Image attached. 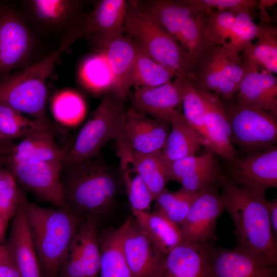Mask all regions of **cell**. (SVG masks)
Returning <instances> with one entry per match:
<instances>
[{
	"mask_svg": "<svg viewBox=\"0 0 277 277\" xmlns=\"http://www.w3.org/2000/svg\"><path fill=\"white\" fill-rule=\"evenodd\" d=\"M220 188L224 208L233 221L237 247L277 266V240L265 192L242 187L225 176Z\"/></svg>",
	"mask_w": 277,
	"mask_h": 277,
	"instance_id": "cell-1",
	"label": "cell"
},
{
	"mask_svg": "<svg viewBox=\"0 0 277 277\" xmlns=\"http://www.w3.org/2000/svg\"><path fill=\"white\" fill-rule=\"evenodd\" d=\"M62 170L61 180L68 209L96 219L110 209L122 183L120 171L97 156Z\"/></svg>",
	"mask_w": 277,
	"mask_h": 277,
	"instance_id": "cell-2",
	"label": "cell"
},
{
	"mask_svg": "<svg viewBox=\"0 0 277 277\" xmlns=\"http://www.w3.org/2000/svg\"><path fill=\"white\" fill-rule=\"evenodd\" d=\"M20 199L38 260L48 274L55 276L82 223L81 215L67 209L39 206L22 193Z\"/></svg>",
	"mask_w": 277,
	"mask_h": 277,
	"instance_id": "cell-3",
	"label": "cell"
},
{
	"mask_svg": "<svg viewBox=\"0 0 277 277\" xmlns=\"http://www.w3.org/2000/svg\"><path fill=\"white\" fill-rule=\"evenodd\" d=\"M70 45L62 42L55 51L21 71L0 81V103L32 116L55 132L59 129L46 112V80L61 55Z\"/></svg>",
	"mask_w": 277,
	"mask_h": 277,
	"instance_id": "cell-4",
	"label": "cell"
},
{
	"mask_svg": "<svg viewBox=\"0 0 277 277\" xmlns=\"http://www.w3.org/2000/svg\"><path fill=\"white\" fill-rule=\"evenodd\" d=\"M125 103L111 91H106L68 151L62 163V168L97 156L107 142L117 140L122 136L127 111Z\"/></svg>",
	"mask_w": 277,
	"mask_h": 277,
	"instance_id": "cell-5",
	"label": "cell"
},
{
	"mask_svg": "<svg viewBox=\"0 0 277 277\" xmlns=\"http://www.w3.org/2000/svg\"><path fill=\"white\" fill-rule=\"evenodd\" d=\"M244 74L241 55L217 44L208 45L186 73L197 90L216 93L224 102L233 99Z\"/></svg>",
	"mask_w": 277,
	"mask_h": 277,
	"instance_id": "cell-6",
	"label": "cell"
},
{
	"mask_svg": "<svg viewBox=\"0 0 277 277\" xmlns=\"http://www.w3.org/2000/svg\"><path fill=\"white\" fill-rule=\"evenodd\" d=\"M125 32L139 49L160 65L174 71L176 76L186 73L188 60L180 44L134 1L128 3Z\"/></svg>",
	"mask_w": 277,
	"mask_h": 277,
	"instance_id": "cell-7",
	"label": "cell"
},
{
	"mask_svg": "<svg viewBox=\"0 0 277 277\" xmlns=\"http://www.w3.org/2000/svg\"><path fill=\"white\" fill-rule=\"evenodd\" d=\"M134 1L180 44L187 58L188 69L210 45L205 33L204 13H192L176 0Z\"/></svg>",
	"mask_w": 277,
	"mask_h": 277,
	"instance_id": "cell-8",
	"label": "cell"
},
{
	"mask_svg": "<svg viewBox=\"0 0 277 277\" xmlns=\"http://www.w3.org/2000/svg\"><path fill=\"white\" fill-rule=\"evenodd\" d=\"M224 103L233 145L247 154L274 146L277 140L276 117L265 111L240 105L233 99Z\"/></svg>",
	"mask_w": 277,
	"mask_h": 277,
	"instance_id": "cell-9",
	"label": "cell"
},
{
	"mask_svg": "<svg viewBox=\"0 0 277 277\" xmlns=\"http://www.w3.org/2000/svg\"><path fill=\"white\" fill-rule=\"evenodd\" d=\"M128 6L124 0L99 1L92 11L80 16L62 41L71 45L86 37L93 44L124 34Z\"/></svg>",
	"mask_w": 277,
	"mask_h": 277,
	"instance_id": "cell-10",
	"label": "cell"
},
{
	"mask_svg": "<svg viewBox=\"0 0 277 277\" xmlns=\"http://www.w3.org/2000/svg\"><path fill=\"white\" fill-rule=\"evenodd\" d=\"M35 45L33 32L13 7L0 6V77L24 66Z\"/></svg>",
	"mask_w": 277,
	"mask_h": 277,
	"instance_id": "cell-11",
	"label": "cell"
},
{
	"mask_svg": "<svg viewBox=\"0 0 277 277\" xmlns=\"http://www.w3.org/2000/svg\"><path fill=\"white\" fill-rule=\"evenodd\" d=\"M8 166L16 181L39 199L57 208L67 209L61 180L62 163L28 160L9 163Z\"/></svg>",
	"mask_w": 277,
	"mask_h": 277,
	"instance_id": "cell-12",
	"label": "cell"
},
{
	"mask_svg": "<svg viewBox=\"0 0 277 277\" xmlns=\"http://www.w3.org/2000/svg\"><path fill=\"white\" fill-rule=\"evenodd\" d=\"M220 185L211 184L197 192L180 226L183 241L205 244L215 239L216 221L224 209L219 192Z\"/></svg>",
	"mask_w": 277,
	"mask_h": 277,
	"instance_id": "cell-13",
	"label": "cell"
},
{
	"mask_svg": "<svg viewBox=\"0 0 277 277\" xmlns=\"http://www.w3.org/2000/svg\"><path fill=\"white\" fill-rule=\"evenodd\" d=\"M100 258L97 220L88 215L70 245L61 276L98 277Z\"/></svg>",
	"mask_w": 277,
	"mask_h": 277,
	"instance_id": "cell-14",
	"label": "cell"
},
{
	"mask_svg": "<svg viewBox=\"0 0 277 277\" xmlns=\"http://www.w3.org/2000/svg\"><path fill=\"white\" fill-rule=\"evenodd\" d=\"M206 277H277V266L236 247L208 245Z\"/></svg>",
	"mask_w": 277,
	"mask_h": 277,
	"instance_id": "cell-15",
	"label": "cell"
},
{
	"mask_svg": "<svg viewBox=\"0 0 277 277\" xmlns=\"http://www.w3.org/2000/svg\"><path fill=\"white\" fill-rule=\"evenodd\" d=\"M23 18L39 32L65 35L82 14L83 2L76 0H27L22 2Z\"/></svg>",
	"mask_w": 277,
	"mask_h": 277,
	"instance_id": "cell-16",
	"label": "cell"
},
{
	"mask_svg": "<svg viewBox=\"0 0 277 277\" xmlns=\"http://www.w3.org/2000/svg\"><path fill=\"white\" fill-rule=\"evenodd\" d=\"M227 162V176L239 186L262 192L276 188V146Z\"/></svg>",
	"mask_w": 277,
	"mask_h": 277,
	"instance_id": "cell-17",
	"label": "cell"
},
{
	"mask_svg": "<svg viewBox=\"0 0 277 277\" xmlns=\"http://www.w3.org/2000/svg\"><path fill=\"white\" fill-rule=\"evenodd\" d=\"M100 55L107 61L113 76L110 90L126 102L130 88L134 84L137 47L127 34L93 44Z\"/></svg>",
	"mask_w": 277,
	"mask_h": 277,
	"instance_id": "cell-18",
	"label": "cell"
},
{
	"mask_svg": "<svg viewBox=\"0 0 277 277\" xmlns=\"http://www.w3.org/2000/svg\"><path fill=\"white\" fill-rule=\"evenodd\" d=\"M170 126L168 121L149 118L129 109L125 115L123 136L134 152H157L165 146Z\"/></svg>",
	"mask_w": 277,
	"mask_h": 277,
	"instance_id": "cell-19",
	"label": "cell"
},
{
	"mask_svg": "<svg viewBox=\"0 0 277 277\" xmlns=\"http://www.w3.org/2000/svg\"><path fill=\"white\" fill-rule=\"evenodd\" d=\"M243 67L244 74L233 100L240 105L265 111L276 118V77L254 67Z\"/></svg>",
	"mask_w": 277,
	"mask_h": 277,
	"instance_id": "cell-20",
	"label": "cell"
},
{
	"mask_svg": "<svg viewBox=\"0 0 277 277\" xmlns=\"http://www.w3.org/2000/svg\"><path fill=\"white\" fill-rule=\"evenodd\" d=\"M123 248L131 277H153L165 255L132 218L124 234Z\"/></svg>",
	"mask_w": 277,
	"mask_h": 277,
	"instance_id": "cell-21",
	"label": "cell"
},
{
	"mask_svg": "<svg viewBox=\"0 0 277 277\" xmlns=\"http://www.w3.org/2000/svg\"><path fill=\"white\" fill-rule=\"evenodd\" d=\"M209 244L183 241L164 256L153 277H206Z\"/></svg>",
	"mask_w": 277,
	"mask_h": 277,
	"instance_id": "cell-22",
	"label": "cell"
},
{
	"mask_svg": "<svg viewBox=\"0 0 277 277\" xmlns=\"http://www.w3.org/2000/svg\"><path fill=\"white\" fill-rule=\"evenodd\" d=\"M198 91L205 105V124L212 153L227 161L235 160L238 152L232 143L230 122L223 101L216 93Z\"/></svg>",
	"mask_w": 277,
	"mask_h": 277,
	"instance_id": "cell-23",
	"label": "cell"
},
{
	"mask_svg": "<svg viewBox=\"0 0 277 277\" xmlns=\"http://www.w3.org/2000/svg\"><path fill=\"white\" fill-rule=\"evenodd\" d=\"M182 92L178 77L163 85L135 87L133 105L136 112L154 118L168 121L182 104Z\"/></svg>",
	"mask_w": 277,
	"mask_h": 277,
	"instance_id": "cell-24",
	"label": "cell"
},
{
	"mask_svg": "<svg viewBox=\"0 0 277 277\" xmlns=\"http://www.w3.org/2000/svg\"><path fill=\"white\" fill-rule=\"evenodd\" d=\"M6 245L21 277H41L38 259L21 199Z\"/></svg>",
	"mask_w": 277,
	"mask_h": 277,
	"instance_id": "cell-25",
	"label": "cell"
},
{
	"mask_svg": "<svg viewBox=\"0 0 277 277\" xmlns=\"http://www.w3.org/2000/svg\"><path fill=\"white\" fill-rule=\"evenodd\" d=\"M55 133L45 125L35 130L9 150L8 163L35 160L62 164L68 150L57 144Z\"/></svg>",
	"mask_w": 277,
	"mask_h": 277,
	"instance_id": "cell-26",
	"label": "cell"
},
{
	"mask_svg": "<svg viewBox=\"0 0 277 277\" xmlns=\"http://www.w3.org/2000/svg\"><path fill=\"white\" fill-rule=\"evenodd\" d=\"M117 141L120 160L119 171L131 211H149L154 199L139 174L133 151L123 136Z\"/></svg>",
	"mask_w": 277,
	"mask_h": 277,
	"instance_id": "cell-27",
	"label": "cell"
},
{
	"mask_svg": "<svg viewBox=\"0 0 277 277\" xmlns=\"http://www.w3.org/2000/svg\"><path fill=\"white\" fill-rule=\"evenodd\" d=\"M171 126L165 146L162 151L165 160L171 162L194 155L205 143L196 131L178 109L169 117Z\"/></svg>",
	"mask_w": 277,
	"mask_h": 277,
	"instance_id": "cell-28",
	"label": "cell"
},
{
	"mask_svg": "<svg viewBox=\"0 0 277 277\" xmlns=\"http://www.w3.org/2000/svg\"><path fill=\"white\" fill-rule=\"evenodd\" d=\"M131 217L117 228L99 236L100 277H131L123 248V241Z\"/></svg>",
	"mask_w": 277,
	"mask_h": 277,
	"instance_id": "cell-29",
	"label": "cell"
},
{
	"mask_svg": "<svg viewBox=\"0 0 277 277\" xmlns=\"http://www.w3.org/2000/svg\"><path fill=\"white\" fill-rule=\"evenodd\" d=\"M135 220L163 254L166 255L183 241L180 226L154 211H132Z\"/></svg>",
	"mask_w": 277,
	"mask_h": 277,
	"instance_id": "cell-30",
	"label": "cell"
},
{
	"mask_svg": "<svg viewBox=\"0 0 277 277\" xmlns=\"http://www.w3.org/2000/svg\"><path fill=\"white\" fill-rule=\"evenodd\" d=\"M267 26L264 32L241 54L244 66L254 67L272 74L277 73V31Z\"/></svg>",
	"mask_w": 277,
	"mask_h": 277,
	"instance_id": "cell-31",
	"label": "cell"
},
{
	"mask_svg": "<svg viewBox=\"0 0 277 277\" xmlns=\"http://www.w3.org/2000/svg\"><path fill=\"white\" fill-rule=\"evenodd\" d=\"M178 77L182 92L183 115L199 134L205 143V148L212 153V148L205 124V107L199 92L192 85L186 74Z\"/></svg>",
	"mask_w": 277,
	"mask_h": 277,
	"instance_id": "cell-32",
	"label": "cell"
},
{
	"mask_svg": "<svg viewBox=\"0 0 277 277\" xmlns=\"http://www.w3.org/2000/svg\"><path fill=\"white\" fill-rule=\"evenodd\" d=\"M133 153L139 174L154 201L167 189L169 182L166 162L162 151L148 154L133 151Z\"/></svg>",
	"mask_w": 277,
	"mask_h": 277,
	"instance_id": "cell-33",
	"label": "cell"
},
{
	"mask_svg": "<svg viewBox=\"0 0 277 277\" xmlns=\"http://www.w3.org/2000/svg\"><path fill=\"white\" fill-rule=\"evenodd\" d=\"M197 193V192H190L182 188L175 191L166 189L154 200L155 211L180 226Z\"/></svg>",
	"mask_w": 277,
	"mask_h": 277,
	"instance_id": "cell-34",
	"label": "cell"
},
{
	"mask_svg": "<svg viewBox=\"0 0 277 277\" xmlns=\"http://www.w3.org/2000/svg\"><path fill=\"white\" fill-rule=\"evenodd\" d=\"M44 125L48 126L39 121L27 118L21 112L7 105L0 103L1 142L21 137L24 138Z\"/></svg>",
	"mask_w": 277,
	"mask_h": 277,
	"instance_id": "cell-35",
	"label": "cell"
},
{
	"mask_svg": "<svg viewBox=\"0 0 277 277\" xmlns=\"http://www.w3.org/2000/svg\"><path fill=\"white\" fill-rule=\"evenodd\" d=\"M136 47L133 84L135 87L160 86L176 76L174 71L160 65Z\"/></svg>",
	"mask_w": 277,
	"mask_h": 277,
	"instance_id": "cell-36",
	"label": "cell"
},
{
	"mask_svg": "<svg viewBox=\"0 0 277 277\" xmlns=\"http://www.w3.org/2000/svg\"><path fill=\"white\" fill-rule=\"evenodd\" d=\"M267 26L255 24L249 12L239 13L235 16L228 41L224 46L231 54L240 55L261 35Z\"/></svg>",
	"mask_w": 277,
	"mask_h": 277,
	"instance_id": "cell-37",
	"label": "cell"
},
{
	"mask_svg": "<svg viewBox=\"0 0 277 277\" xmlns=\"http://www.w3.org/2000/svg\"><path fill=\"white\" fill-rule=\"evenodd\" d=\"M205 15V33L208 43L224 46L227 44L237 14L228 10H210Z\"/></svg>",
	"mask_w": 277,
	"mask_h": 277,
	"instance_id": "cell-38",
	"label": "cell"
},
{
	"mask_svg": "<svg viewBox=\"0 0 277 277\" xmlns=\"http://www.w3.org/2000/svg\"><path fill=\"white\" fill-rule=\"evenodd\" d=\"M52 111L59 122L67 126H74L83 120L85 106L80 95L72 92H65L54 98Z\"/></svg>",
	"mask_w": 277,
	"mask_h": 277,
	"instance_id": "cell-39",
	"label": "cell"
},
{
	"mask_svg": "<svg viewBox=\"0 0 277 277\" xmlns=\"http://www.w3.org/2000/svg\"><path fill=\"white\" fill-rule=\"evenodd\" d=\"M193 14L203 13L210 10H228L235 14L247 12L251 14L257 7L256 0H177Z\"/></svg>",
	"mask_w": 277,
	"mask_h": 277,
	"instance_id": "cell-40",
	"label": "cell"
},
{
	"mask_svg": "<svg viewBox=\"0 0 277 277\" xmlns=\"http://www.w3.org/2000/svg\"><path fill=\"white\" fill-rule=\"evenodd\" d=\"M21 194L12 173L3 169L0 176V219L6 225L16 212Z\"/></svg>",
	"mask_w": 277,
	"mask_h": 277,
	"instance_id": "cell-41",
	"label": "cell"
},
{
	"mask_svg": "<svg viewBox=\"0 0 277 277\" xmlns=\"http://www.w3.org/2000/svg\"><path fill=\"white\" fill-rule=\"evenodd\" d=\"M215 161L211 152L200 156L190 155L171 162L166 161L169 181L180 183Z\"/></svg>",
	"mask_w": 277,
	"mask_h": 277,
	"instance_id": "cell-42",
	"label": "cell"
},
{
	"mask_svg": "<svg viewBox=\"0 0 277 277\" xmlns=\"http://www.w3.org/2000/svg\"><path fill=\"white\" fill-rule=\"evenodd\" d=\"M88 85L96 91L111 90L113 84L111 70L106 59L102 55L89 61L84 69Z\"/></svg>",
	"mask_w": 277,
	"mask_h": 277,
	"instance_id": "cell-43",
	"label": "cell"
},
{
	"mask_svg": "<svg viewBox=\"0 0 277 277\" xmlns=\"http://www.w3.org/2000/svg\"><path fill=\"white\" fill-rule=\"evenodd\" d=\"M0 277H21L13 260L0 263Z\"/></svg>",
	"mask_w": 277,
	"mask_h": 277,
	"instance_id": "cell-44",
	"label": "cell"
},
{
	"mask_svg": "<svg viewBox=\"0 0 277 277\" xmlns=\"http://www.w3.org/2000/svg\"><path fill=\"white\" fill-rule=\"evenodd\" d=\"M268 209L269 221L272 231L275 239L277 240V200L268 202Z\"/></svg>",
	"mask_w": 277,
	"mask_h": 277,
	"instance_id": "cell-45",
	"label": "cell"
},
{
	"mask_svg": "<svg viewBox=\"0 0 277 277\" xmlns=\"http://www.w3.org/2000/svg\"><path fill=\"white\" fill-rule=\"evenodd\" d=\"M13 260L7 245L0 244V263Z\"/></svg>",
	"mask_w": 277,
	"mask_h": 277,
	"instance_id": "cell-46",
	"label": "cell"
},
{
	"mask_svg": "<svg viewBox=\"0 0 277 277\" xmlns=\"http://www.w3.org/2000/svg\"><path fill=\"white\" fill-rule=\"evenodd\" d=\"M6 224H5L1 219H0V240L2 239L3 238V235L4 234V231L5 229L6 226Z\"/></svg>",
	"mask_w": 277,
	"mask_h": 277,
	"instance_id": "cell-47",
	"label": "cell"
},
{
	"mask_svg": "<svg viewBox=\"0 0 277 277\" xmlns=\"http://www.w3.org/2000/svg\"><path fill=\"white\" fill-rule=\"evenodd\" d=\"M2 153L0 152V176L3 171V169L2 168Z\"/></svg>",
	"mask_w": 277,
	"mask_h": 277,
	"instance_id": "cell-48",
	"label": "cell"
},
{
	"mask_svg": "<svg viewBox=\"0 0 277 277\" xmlns=\"http://www.w3.org/2000/svg\"><path fill=\"white\" fill-rule=\"evenodd\" d=\"M2 144H3V143L0 141V152H1L2 153L3 151V148H2L3 147H2L3 146Z\"/></svg>",
	"mask_w": 277,
	"mask_h": 277,
	"instance_id": "cell-49",
	"label": "cell"
},
{
	"mask_svg": "<svg viewBox=\"0 0 277 277\" xmlns=\"http://www.w3.org/2000/svg\"><path fill=\"white\" fill-rule=\"evenodd\" d=\"M60 277H61V276H60Z\"/></svg>",
	"mask_w": 277,
	"mask_h": 277,
	"instance_id": "cell-50",
	"label": "cell"
}]
</instances>
